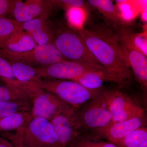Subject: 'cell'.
I'll use <instances>...</instances> for the list:
<instances>
[{
	"instance_id": "cell-22",
	"label": "cell",
	"mask_w": 147,
	"mask_h": 147,
	"mask_svg": "<svg viewBox=\"0 0 147 147\" xmlns=\"http://www.w3.org/2000/svg\"><path fill=\"white\" fill-rule=\"evenodd\" d=\"M66 147H118L108 141L89 134H82L73 139Z\"/></svg>"
},
{
	"instance_id": "cell-28",
	"label": "cell",
	"mask_w": 147,
	"mask_h": 147,
	"mask_svg": "<svg viewBox=\"0 0 147 147\" xmlns=\"http://www.w3.org/2000/svg\"><path fill=\"white\" fill-rule=\"evenodd\" d=\"M27 123L18 128L16 130V132L13 135H5V137H6L10 140L14 147H23L21 143V139L24 128Z\"/></svg>"
},
{
	"instance_id": "cell-20",
	"label": "cell",
	"mask_w": 147,
	"mask_h": 147,
	"mask_svg": "<svg viewBox=\"0 0 147 147\" xmlns=\"http://www.w3.org/2000/svg\"><path fill=\"white\" fill-rule=\"evenodd\" d=\"M32 118L31 112H24L0 119V132L16 130Z\"/></svg>"
},
{
	"instance_id": "cell-26",
	"label": "cell",
	"mask_w": 147,
	"mask_h": 147,
	"mask_svg": "<svg viewBox=\"0 0 147 147\" xmlns=\"http://www.w3.org/2000/svg\"><path fill=\"white\" fill-rule=\"evenodd\" d=\"M84 11L79 8H71L67 9V17L70 27L79 29L82 27L85 18Z\"/></svg>"
},
{
	"instance_id": "cell-30",
	"label": "cell",
	"mask_w": 147,
	"mask_h": 147,
	"mask_svg": "<svg viewBox=\"0 0 147 147\" xmlns=\"http://www.w3.org/2000/svg\"><path fill=\"white\" fill-rule=\"evenodd\" d=\"M146 38L143 34H134V40L135 44L138 48L147 56V41Z\"/></svg>"
},
{
	"instance_id": "cell-16",
	"label": "cell",
	"mask_w": 147,
	"mask_h": 147,
	"mask_svg": "<svg viewBox=\"0 0 147 147\" xmlns=\"http://www.w3.org/2000/svg\"><path fill=\"white\" fill-rule=\"evenodd\" d=\"M37 45L31 36L19 26L8 39L0 46V48L15 53H23L32 50Z\"/></svg>"
},
{
	"instance_id": "cell-17",
	"label": "cell",
	"mask_w": 147,
	"mask_h": 147,
	"mask_svg": "<svg viewBox=\"0 0 147 147\" xmlns=\"http://www.w3.org/2000/svg\"><path fill=\"white\" fill-rule=\"evenodd\" d=\"M88 2L90 5L97 9L102 14L112 28H115L124 24L123 19L113 1L89 0Z\"/></svg>"
},
{
	"instance_id": "cell-15",
	"label": "cell",
	"mask_w": 147,
	"mask_h": 147,
	"mask_svg": "<svg viewBox=\"0 0 147 147\" xmlns=\"http://www.w3.org/2000/svg\"><path fill=\"white\" fill-rule=\"evenodd\" d=\"M42 91L36 87L30 86L19 87L9 85H0V102L32 101L34 98Z\"/></svg>"
},
{
	"instance_id": "cell-1",
	"label": "cell",
	"mask_w": 147,
	"mask_h": 147,
	"mask_svg": "<svg viewBox=\"0 0 147 147\" xmlns=\"http://www.w3.org/2000/svg\"><path fill=\"white\" fill-rule=\"evenodd\" d=\"M87 47L106 69L112 82L126 88L132 82L129 63L114 29L104 23H90L76 29Z\"/></svg>"
},
{
	"instance_id": "cell-27",
	"label": "cell",
	"mask_w": 147,
	"mask_h": 147,
	"mask_svg": "<svg viewBox=\"0 0 147 147\" xmlns=\"http://www.w3.org/2000/svg\"><path fill=\"white\" fill-rule=\"evenodd\" d=\"M54 5H58L64 8H79L84 10L85 3L82 0H57L51 1Z\"/></svg>"
},
{
	"instance_id": "cell-23",
	"label": "cell",
	"mask_w": 147,
	"mask_h": 147,
	"mask_svg": "<svg viewBox=\"0 0 147 147\" xmlns=\"http://www.w3.org/2000/svg\"><path fill=\"white\" fill-rule=\"evenodd\" d=\"M32 105L30 101L0 102V119L17 113L31 112Z\"/></svg>"
},
{
	"instance_id": "cell-13",
	"label": "cell",
	"mask_w": 147,
	"mask_h": 147,
	"mask_svg": "<svg viewBox=\"0 0 147 147\" xmlns=\"http://www.w3.org/2000/svg\"><path fill=\"white\" fill-rule=\"evenodd\" d=\"M69 106L70 105L55 94L43 90L32 99L31 113L32 118H42L50 121Z\"/></svg>"
},
{
	"instance_id": "cell-3",
	"label": "cell",
	"mask_w": 147,
	"mask_h": 147,
	"mask_svg": "<svg viewBox=\"0 0 147 147\" xmlns=\"http://www.w3.org/2000/svg\"><path fill=\"white\" fill-rule=\"evenodd\" d=\"M101 92L97 97L75 110L74 121L80 135L93 134L105 128L113 122L111 113Z\"/></svg>"
},
{
	"instance_id": "cell-31",
	"label": "cell",
	"mask_w": 147,
	"mask_h": 147,
	"mask_svg": "<svg viewBox=\"0 0 147 147\" xmlns=\"http://www.w3.org/2000/svg\"><path fill=\"white\" fill-rule=\"evenodd\" d=\"M0 147H14V146L10 141L3 137H0Z\"/></svg>"
},
{
	"instance_id": "cell-10",
	"label": "cell",
	"mask_w": 147,
	"mask_h": 147,
	"mask_svg": "<svg viewBox=\"0 0 147 147\" xmlns=\"http://www.w3.org/2000/svg\"><path fill=\"white\" fill-rule=\"evenodd\" d=\"M51 1L13 0L10 16L19 23H24L43 15H49L54 7Z\"/></svg>"
},
{
	"instance_id": "cell-19",
	"label": "cell",
	"mask_w": 147,
	"mask_h": 147,
	"mask_svg": "<svg viewBox=\"0 0 147 147\" xmlns=\"http://www.w3.org/2000/svg\"><path fill=\"white\" fill-rule=\"evenodd\" d=\"M8 61L13 75L22 84L28 85L29 83L39 79L37 75L36 67L21 63Z\"/></svg>"
},
{
	"instance_id": "cell-6",
	"label": "cell",
	"mask_w": 147,
	"mask_h": 147,
	"mask_svg": "<svg viewBox=\"0 0 147 147\" xmlns=\"http://www.w3.org/2000/svg\"><path fill=\"white\" fill-rule=\"evenodd\" d=\"M0 57L6 60L21 63L34 67L46 66L67 60L54 43L37 45L32 50L23 53H15L0 48Z\"/></svg>"
},
{
	"instance_id": "cell-2",
	"label": "cell",
	"mask_w": 147,
	"mask_h": 147,
	"mask_svg": "<svg viewBox=\"0 0 147 147\" xmlns=\"http://www.w3.org/2000/svg\"><path fill=\"white\" fill-rule=\"evenodd\" d=\"M28 85L55 94L76 110L97 97L104 89L92 90L74 81L57 79H39Z\"/></svg>"
},
{
	"instance_id": "cell-7",
	"label": "cell",
	"mask_w": 147,
	"mask_h": 147,
	"mask_svg": "<svg viewBox=\"0 0 147 147\" xmlns=\"http://www.w3.org/2000/svg\"><path fill=\"white\" fill-rule=\"evenodd\" d=\"M36 70L38 79L44 78L74 81L84 74L89 72L105 74L109 76L106 69L100 65L68 60L59 62L46 66L36 67Z\"/></svg>"
},
{
	"instance_id": "cell-9",
	"label": "cell",
	"mask_w": 147,
	"mask_h": 147,
	"mask_svg": "<svg viewBox=\"0 0 147 147\" xmlns=\"http://www.w3.org/2000/svg\"><path fill=\"white\" fill-rule=\"evenodd\" d=\"M23 147H60L59 140L50 121L32 118L26 125L22 135Z\"/></svg>"
},
{
	"instance_id": "cell-12",
	"label": "cell",
	"mask_w": 147,
	"mask_h": 147,
	"mask_svg": "<svg viewBox=\"0 0 147 147\" xmlns=\"http://www.w3.org/2000/svg\"><path fill=\"white\" fill-rule=\"evenodd\" d=\"M145 126H146V115L139 116L112 122L105 128L90 135L115 144L137 129Z\"/></svg>"
},
{
	"instance_id": "cell-25",
	"label": "cell",
	"mask_w": 147,
	"mask_h": 147,
	"mask_svg": "<svg viewBox=\"0 0 147 147\" xmlns=\"http://www.w3.org/2000/svg\"><path fill=\"white\" fill-rule=\"evenodd\" d=\"M19 24L13 18H0V46L8 39Z\"/></svg>"
},
{
	"instance_id": "cell-14",
	"label": "cell",
	"mask_w": 147,
	"mask_h": 147,
	"mask_svg": "<svg viewBox=\"0 0 147 147\" xmlns=\"http://www.w3.org/2000/svg\"><path fill=\"white\" fill-rule=\"evenodd\" d=\"M49 16L43 15L27 22L19 23V27L31 36L37 45L53 43L55 32L47 22Z\"/></svg>"
},
{
	"instance_id": "cell-5",
	"label": "cell",
	"mask_w": 147,
	"mask_h": 147,
	"mask_svg": "<svg viewBox=\"0 0 147 147\" xmlns=\"http://www.w3.org/2000/svg\"><path fill=\"white\" fill-rule=\"evenodd\" d=\"M113 28L128 59L135 79L142 89L146 92L147 56L136 45L134 40V33L129 27L123 24Z\"/></svg>"
},
{
	"instance_id": "cell-21",
	"label": "cell",
	"mask_w": 147,
	"mask_h": 147,
	"mask_svg": "<svg viewBox=\"0 0 147 147\" xmlns=\"http://www.w3.org/2000/svg\"><path fill=\"white\" fill-rule=\"evenodd\" d=\"M115 144L118 147H147L146 126L137 129Z\"/></svg>"
},
{
	"instance_id": "cell-18",
	"label": "cell",
	"mask_w": 147,
	"mask_h": 147,
	"mask_svg": "<svg viewBox=\"0 0 147 147\" xmlns=\"http://www.w3.org/2000/svg\"><path fill=\"white\" fill-rule=\"evenodd\" d=\"M73 81L79 83L85 88L92 90L103 89L104 82H112L108 74L95 72L84 74Z\"/></svg>"
},
{
	"instance_id": "cell-29",
	"label": "cell",
	"mask_w": 147,
	"mask_h": 147,
	"mask_svg": "<svg viewBox=\"0 0 147 147\" xmlns=\"http://www.w3.org/2000/svg\"><path fill=\"white\" fill-rule=\"evenodd\" d=\"M13 0H0V18L10 15Z\"/></svg>"
},
{
	"instance_id": "cell-4",
	"label": "cell",
	"mask_w": 147,
	"mask_h": 147,
	"mask_svg": "<svg viewBox=\"0 0 147 147\" xmlns=\"http://www.w3.org/2000/svg\"><path fill=\"white\" fill-rule=\"evenodd\" d=\"M54 32L53 43L67 60L100 65L76 29L61 27L54 29Z\"/></svg>"
},
{
	"instance_id": "cell-8",
	"label": "cell",
	"mask_w": 147,
	"mask_h": 147,
	"mask_svg": "<svg viewBox=\"0 0 147 147\" xmlns=\"http://www.w3.org/2000/svg\"><path fill=\"white\" fill-rule=\"evenodd\" d=\"M101 95L112 116V122L145 115L139 103L128 94L117 89H103Z\"/></svg>"
},
{
	"instance_id": "cell-24",
	"label": "cell",
	"mask_w": 147,
	"mask_h": 147,
	"mask_svg": "<svg viewBox=\"0 0 147 147\" xmlns=\"http://www.w3.org/2000/svg\"><path fill=\"white\" fill-rule=\"evenodd\" d=\"M0 83L3 85L24 87L28 86L18 81L13 75L8 61L0 57Z\"/></svg>"
},
{
	"instance_id": "cell-11",
	"label": "cell",
	"mask_w": 147,
	"mask_h": 147,
	"mask_svg": "<svg viewBox=\"0 0 147 147\" xmlns=\"http://www.w3.org/2000/svg\"><path fill=\"white\" fill-rule=\"evenodd\" d=\"M76 109L71 106L64 108L50 120L59 140L60 147H66L79 134L74 119Z\"/></svg>"
}]
</instances>
